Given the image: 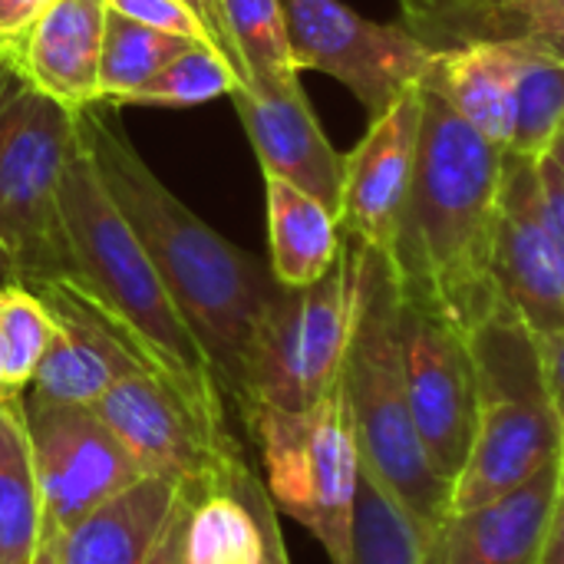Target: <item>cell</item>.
Returning <instances> with one entry per match:
<instances>
[{
	"label": "cell",
	"mask_w": 564,
	"mask_h": 564,
	"mask_svg": "<svg viewBox=\"0 0 564 564\" xmlns=\"http://www.w3.org/2000/svg\"><path fill=\"white\" fill-rule=\"evenodd\" d=\"M76 129L102 185L145 245L172 304L205 350L225 400L241 403L261 321L281 291L271 264L218 235L149 169L129 142L116 106L93 102L79 109Z\"/></svg>",
	"instance_id": "cell-1"
},
{
	"label": "cell",
	"mask_w": 564,
	"mask_h": 564,
	"mask_svg": "<svg viewBox=\"0 0 564 564\" xmlns=\"http://www.w3.org/2000/svg\"><path fill=\"white\" fill-rule=\"evenodd\" d=\"M502 162L506 149L423 89L413 182L387 258L403 297L463 334L502 301L492 281Z\"/></svg>",
	"instance_id": "cell-2"
},
{
	"label": "cell",
	"mask_w": 564,
	"mask_h": 564,
	"mask_svg": "<svg viewBox=\"0 0 564 564\" xmlns=\"http://www.w3.org/2000/svg\"><path fill=\"white\" fill-rule=\"evenodd\" d=\"M59 218L69 248L66 281L106 314L149 373L172 383L205 420L228 430V400L205 350L172 304L145 245L102 185L79 135L59 182Z\"/></svg>",
	"instance_id": "cell-3"
},
{
	"label": "cell",
	"mask_w": 564,
	"mask_h": 564,
	"mask_svg": "<svg viewBox=\"0 0 564 564\" xmlns=\"http://www.w3.org/2000/svg\"><path fill=\"white\" fill-rule=\"evenodd\" d=\"M347 245L354 261V317L340 367V390L360 463L420 522L440 529L449 519L453 486L430 463L410 413L400 337V281L383 251L360 241Z\"/></svg>",
	"instance_id": "cell-4"
},
{
	"label": "cell",
	"mask_w": 564,
	"mask_h": 564,
	"mask_svg": "<svg viewBox=\"0 0 564 564\" xmlns=\"http://www.w3.org/2000/svg\"><path fill=\"white\" fill-rule=\"evenodd\" d=\"M466 340L476 367L479 420L469 459L453 482L449 516L525 486L562 449V420L545 390L539 340L519 314L499 301Z\"/></svg>",
	"instance_id": "cell-5"
},
{
	"label": "cell",
	"mask_w": 564,
	"mask_h": 564,
	"mask_svg": "<svg viewBox=\"0 0 564 564\" xmlns=\"http://www.w3.org/2000/svg\"><path fill=\"white\" fill-rule=\"evenodd\" d=\"M76 135V112L30 86L7 53L0 63V245L30 291L69 278L59 182Z\"/></svg>",
	"instance_id": "cell-6"
},
{
	"label": "cell",
	"mask_w": 564,
	"mask_h": 564,
	"mask_svg": "<svg viewBox=\"0 0 564 564\" xmlns=\"http://www.w3.org/2000/svg\"><path fill=\"white\" fill-rule=\"evenodd\" d=\"M245 423L261 443L264 489L274 509L301 522L330 564H350L360 449L340 380L311 410L258 406Z\"/></svg>",
	"instance_id": "cell-7"
},
{
	"label": "cell",
	"mask_w": 564,
	"mask_h": 564,
	"mask_svg": "<svg viewBox=\"0 0 564 564\" xmlns=\"http://www.w3.org/2000/svg\"><path fill=\"white\" fill-rule=\"evenodd\" d=\"M354 317V261L344 241L334 268L307 284L274 294L245 377L241 416L258 406L301 413L321 403L340 380Z\"/></svg>",
	"instance_id": "cell-8"
},
{
	"label": "cell",
	"mask_w": 564,
	"mask_h": 564,
	"mask_svg": "<svg viewBox=\"0 0 564 564\" xmlns=\"http://www.w3.org/2000/svg\"><path fill=\"white\" fill-rule=\"evenodd\" d=\"M96 413L126 446L142 476L165 479L198 502L231 492L248 466L231 430L205 420L172 383L132 370L96 403Z\"/></svg>",
	"instance_id": "cell-9"
},
{
	"label": "cell",
	"mask_w": 564,
	"mask_h": 564,
	"mask_svg": "<svg viewBox=\"0 0 564 564\" xmlns=\"http://www.w3.org/2000/svg\"><path fill=\"white\" fill-rule=\"evenodd\" d=\"M297 69L344 83L370 119L420 86L433 53L400 23H377L344 0H281Z\"/></svg>",
	"instance_id": "cell-10"
},
{
	"label": "cell",
	"mask_w": 564,
	"mask_h": 564,
	"mask_svg": "<svg viewBox=\"0 0 564 564\" xmlns=\"http://www.w3.org/2000/svg\"><path fill=\"white\" fill-rule=\"evenodd\" d=\"M23 420L43 502V525L66 532L142 479L96 406L43 403L23 393Z\"/></svg>",
	"instance_id": "cell-11"
},
{
	"label": "cell",
	"mask_w": 564,
	"mask_h": 564,
	"mask_svg": "<svg viewBox=\"0 0 564 564\" xmlns=\"http://www.w3.org/2000/svg\"><path fill=\"white\" fill-rule=\"evenodd\" d=\"M400 337L416 433L436 473L453 486L469 459L479 420V387L469 340L449 321L406 297L400 304Z\"/></svg>",
	"instance_id": "cell-12"
},
{
	"label": "cell",
	"mask_w": 564,
	"mask_h": 564,
	"mask_svg": "<svg viewBox=\"0 0 564 564\" xmlns=\"http://www.w3.org/2000/svg\"><path fill=\"white\" fill-rule=\"evenodd\" d=\"M492 281L535 340L564 327V264L542 218L539 159L506 152L492 238Z\"/></svg>",
	"instance_id": "cell-13"
},
{
	"label": "cell",
	"mask_w": 564,
	"mask_h": 564,
	"mask_svg": "<svg viewBox=\"0 0 564 564\" xmlns=\"http://www.w3.org/2000/svg\"><path fill=\"white\" fill-rule=\"evenodd\" d=\"M423 89L413 86L387 112L370 119L367 135L344 155L337 221L350 241L390 251L416 165Z\"/></svg>",
	"instance_id": "cell-14"
},
{
	"label": "cell",
	"mask_w": 564,
	"mask_h": 564,
	"mask_svg": "<svg viewBox=\"0 0 564 564\" xmlns=\"http://www.w3.org/2000/svg\"><path fill=\"white\" fill-rule=\"evenodd\" d=\"M33 294L56 321V334L26 387L33 400L96 406L126 373L145 370L129 340L73 281H46Z\"/></svg>",
	"instance_id": "cell-15"
},
{
	"label": "cell",
	"mask_w": 564,
	"mask_h": 564,
	"mask_svg": "<svg viewBox=\"0 0 564 564\" xmlns=\"http://www.w3.org/2000/svg\"><path fill=\"white\" fill-rule=\"evenodd\" d=\"M235 112L254 145L261 175L284 178L321 198L334 215L344 192V155L324 135L301 79L284 86H238Z\"/></svg>",
	"instance_id": "cell-16"
},
{
	"label": "cell",
	"mask_w": 564,
	"mask_h": 564,
	"mask_svg": "<svg viewBox=\"0 0 564 564\" xmlns=\"http://www.w3.org/2000/svg\"><path fill=\"white\" fill-rule=\"evenodd\" d=\"M106 17V0H53L10 59L30 86L79 112L99 102Z\"/></svg>",
	"instance_id": "cell-17"
},
{
	"label": "cell",
	"mask_w": 564,
	"mask_h": 564,
	"mask_svg": "<svg viewBox=\"0 0 564 564\" xmlns=\"http://www.w3.org/2000/svg\"><path fill=\"white\" fill-rule=\"evenodd\" d=\"M558 499V459L525 486L456 512L440 529L443 564H539Z\"/></svg>",
	"instance_id": "cell-18"
},
{
	"label": "cell",
	"mask_w": 564,
	"mask_h": 564,
	"mask_svg": "<svg viewBox=\"0 0 564 564\" xmlns=\"http://www.w3.org/2000/svg\"><path fill=\"white\" fill-rule=\"evenodd\" d=\"M400 26L430 53L529 43L564 30V0H397Z\"/></svg>",
	"instance_id": "cell-19"
},
{
	"label": "cell",
	"mask_w": 564,
	"mask_h": 564,
	"mask_svg": "<svg viewBox=\"0 0 564 564\" xmlns=\"http://www.w3.org/2000/svg\"><path fill=\"white\" fill-rule=\"evenodd\" d=\"M178 496V486L142 476L66 532H56L59 564H142L159 542Z\"/></svg>",
	"instance_id": "cell-20"
},
{
	"label": "cell",
	"mask_w": 564,
	"mask_h": 564,
	"mask_svg": "<svg viewBox=\"0 0 564 564\" xmlns=\"http://www.w3.org/2000/svg\"><path fill=\"white\" fill-rule=\"evenodd\" d=\"M420 86L440 96L482 139L506 149L512 132V63L506 43L433 53Z\"/></svg>",
	"instance_id": "cell-21"
},
{
	"label": "cell",
	"mask_w": 564,
	"mask_h": 564,
	"mask_svg": "<svg viewBox=\"0 0 564 564\" xmlns=\"http://www.w3.org/2000/svg\"><path fill=\"white\" fill-rule=\"evenodd\" d=\"M271 274L284 288H307L321 281L344 251L337 215L304 188L264 175Z\"/></svg>",
	"instance_id": "cell-22"
},
{
	"label": "cell",
	"mask_w": 564,
	"mask_h": 564,
	"mask_svg": "<svg viewBox=\"0 0 564 564\" xmlns=\"http://www.w3.org/2000/svg\"><path fill=\"white\" fill-rule=\"evenodd\" d=\"M440 529L420 522L360 463L350 564H443Z\"/></svg>",
	"instance_id": "cell-23"
},
{
	"label": "cell",
	"mask_w": 564,
	"mask_h": 564,
	"mask_svg": "<svg viewBox=\"0 0 564 564\" xmlns=\"http://www.w3.org/2000/svg\"><path fill=\"white\" fill-rule=\"evenodd\" d=\"M43 532V502L23 420V397L0 403V564H30Z\"/></svg>",
	"instance_id": "cell-24"
},
{
	"label": "cell",
	"mask_w": 564,
	"mask_h": 564,
	"mask_svg": "<svg viewBox=\"0 0 564 564\" xmlns=\"http://www.w3.org/2000/svg\"><path fill=\"white\" fill-rule=\"evenodd\" d=\"M512 63V132L506 152L549 155L564 126V59L539 43H506Z\"/></svg>",
	"instance_id": "cell-25"
},
{
	"label": "cell",
	"mask_w": 564,
	"mask_h": 564,
	"mask_svg": "<svg viewBox=\"0 0 564 564\" xmlns=\"http://www.w3.org/2000/svg\"><path fill=\"white\" fill-rule=\"evenodd\" d=\"M225 43L245 86L297 83L281 0H218Z\"/></svg>",
	"instance_id": "cell-26"
},
{
	"label": "cell",
	"mask_w": 564,
	"mask_h": 564,
	"mask_svg": "<svg viewBox=\"0 0 564 564\" xmlns=\"http://www.w3.org/2000/svg\"><path fill=\"white\" fill-rule=\"evenodd\" d=\"M192 43L142 23H132L109 10L106 36H102V59H99V102L119 109V102L145 86L169 59H175Z\"/></svg>",
	"instance_id": "cell-27"
},
{
	"label": "cell",
	"mask_w": 564,
	"mask_h": 564,
	"mask_svg": "<svg viewBox=\"0 0 564 564\" xmlns=\"http://www.w3.org/2000/svg\"><path fill=\"white\" fill-rule=\"evenodd\" d=\"M241 83H245L241 73L221 50L192 43L175 59H169L145 86L129 93L119 106L192 109V106H205L212 99L231 96Z\"/></svg>",
	"instance_id": "cell-28"
},
{
	"label": "cell",
	"mask_w": 564,
	"mask_h": 564,
	"mask_svg": "<svg viewBox=\"0 0 564 564\" xmlns=\"http://www.w3.org/2000/svg\"><path fill=\"white\" fill-rule=\"evenodd\" d=\"M185 564H261V529L235 492L195 502Z\"/></svg>",
	"instance_id": "cell-29"
},
{
	"label": "cell",
	"mask_w": 564,
	"mask_h": 564,
	"mask_svg": "<svg viewBox=\"0 0 564 564\" xmlns=\"http://www.w3.org/2000/svg\"><path fill=\"white\" fill-rule=\"evenodd\" d=\"M53 334L56 321L30 288L13 284L0 291V344L7 360V380L17 393H26Z\"/></svg>",
	"instance_id": "cell-30"
},
{
	"label": "cell",
	"mask_w": 564,
	"mask_h": 564,
	"mask_svg": "<svg viewBox=\"0 0 564 564\" xmlns=\"http://www.w3.org/2000/svg\"><path fill=\"white\" fill-rule=\"evenodd\" d=\"M106 3H109L112 13H119V17L132 20V23H142V26L182 36L188 43L215 46V36L208 33L202 17L188 3H182V0H106Z\"/></svg>",
	"instance_id": "cell-31"
},
{
	"label": "cell",
	"mask_w": 564,
	"mask_h": 564,
	"mask_svg": "<svg viewBox=\"0 0 564 564\" xmlns=\"http://www.w3.org/2000/svg\"><path fill=\"white\" fill-rule=\"evenodd\" d=\"M231 492L251 509V516L258 519V529H261V564H291L288 558V545H284V532H281V519H278V509L264 489V479L254 473V469H241L235 476V486Z\"/></svg>",
	"instance_id": "cell-32"
},
{
	"label": "cell",
	"mask_w": 564,
	"mask_h": 564,
	"mask_svg": "<svg viewBox=\"0 0 564 564\" xmlns=\"http://www.w3.org/2000/svg\"><path fill=\"white\" fill-rule=\"evenodd\" d=\"M539 198H542V218L555 241V251L564 264V172L549 159H539Z\"/></svg>",
	"instance_id": "cell-33"
},
{
	"label": "cell",
	"mask_w": 564,
	"mask_h": 564,
	"mask_svg": "<svg viewBox=\"0 0 564 564\" xmlns=\"http://www.w3.org/2000/svg\"><path fill=\"white\" fill-rule=\"evenodd\" d=\"M195 496L182 492L159 542L152 545L149 558L142 564H185V545H188V519H192V509H195Z\"/></svg>",
	"instance_id": "cell-34"
},
{
	"label": "cell",
	"mask_w": 564,
	"mask_h": 564,
	"mask_svg": "<svg viewBox=\"0 0 564 564\" xmlns=\"http://www.w3.org/2000/svg\"><path fill=\"white\" fill-rule=\"evenodd\" d=\"M53 0H0V50L13 53Z\"/></svg>",
	"instance_id": "cell-35"
},
{
	"label": "cell",
	"mask_w": 564,
	"mask_h": 564,
	"mask_svg": "<svg viewBox=\"0 0 564 564\" xmlns=\"http://www.w3.org/2000/svg\"><path fill=\"white\" fill-rule=\"evenodd\" d=\"M539 357H542V377H545L549 400H552L564 430V327L539 340Z\"/></svg>",
	"instance_id": "cell-36"
},
{
	"label": "cell",
	"mask_w": 564,
	"mask_h": 564,
	"mask_svg": "<svg viewBox=\"0 0 564 564\" xmlns=\"http://www.w3.org/2000/svg\"><path fill=\"white\" fill-rule=\"evenodd\" d=\"M539 564H564V492H558V499H555Z\"/></svg>",
	"instance_id": "cell-37"
},
{
	"label": "cell",
	"mask_w": 564,
	"mask_h": 564,
	"mask_svg": "<svg viewBox=\"0 0 564 564\" xmlns=\"http://www.w3.org/2000/svg\"><path fill=\"white\" fill-rule=\"evenodd\" d=\"M182 3H188L198 17H202V23L208 26V33L215 36V46L228 56V43H225V26H221V7H218V0H182ZM231 59V56H228Z\"/></svg>",
	"instance_id": "cell-38"
},
{
	"label": "cell",
	"mask_w": 564,
	"mask_h": 564,
	"mask_svg": "<svg viewBox=\"0 0 564 564\" xmlns=\"http://www.w3.org/2000/svg\"><path fill=\"white\" fill-rule=\"evenodd\" d=\"M30 564H59V552H56V532H53V529H46V525H43V532H40V542H36V552H33Z\"/></svg>",
	"instance_id": "cell-39"
},
{
	"label": "cell",
	"mask_w": 564,
	"mask_h": 564,
	"mask_svg": "<svg viewBox=\"0 0 564 564\" xmlns=\"http://www.w3.org/2000/svg\"><path fill=\"white\" fill-rule=\"evenodd\" d=\"M13 284H20V274H17V268H13L7 248L0 245V291H3V288H13Z\"/></svg>",
	"instance_id": "cell-40"
},
{
	"label": "cell",
	"mask_w": 564,
	"mask_h": 564,
	"mask_svg": "<svg viewBox=\"0 0 564 564\" xmlns=\"http://www.w3.org/2000/svg\"><path fill=\"white\" fill-rule=\"evenodd\" d=\"M529 43H539L542 50H549V53H555L558 59H564V30L545 33V36H539V40H529Z\"/></svg>",
	"instance_id": "cell-41"
},
{
	"label": "cell",
	"mask_w": 564,
	"mask_h": 564,
	"mask_svg": "<svg viewBox=\"0 0 564 564\" xmlns=\"http://www.w3.org/2000/svg\"><path fill=\"white\" fill-rule=\"evenodd\" d=\"M13 397H23V393H17L10 387V380H7V360H3V344H0V403L3 400H13Z\"/></svg>",
	"instance_id": "cell-42"
},
{
	"label": "cell",
	"mask_w": 564,
	"mask_h": 564,
	"mask_svg": "<svg viewBox=\"0 0 564 564\" xmlns=\"http://www.w3.org/2000/svg\"><path fill=\"white\" fill-rule=\"evenodd\" d=\"M549 159H552V162H555V165L564 172V126H562V132L555 135L552 149H549Z\"/></svg>",
	"instance_id": "cell-43"
},
{
	"label": "cell",
	"mask_w": 564,
	"mask_h": 564,
	"mask_svg": "<svg viewBox=\"0 0 564 564\" xmlns=\"http://www.w3.org/2000/svg\"><path fill=\"white\" fill-rule=\"evenodd\" d=\"M558 492H564V430H562V449H558Z\"/></svg>",
	"instance_id": "cell-44"
},
{
	"label": "cell",
	"mask_w": 564,
	"mask_h": 564,
	"mask_svg": "<svg viewBox=\"0 0 564 564\" xmlns=\"http://www.w3.org/2000/svg\"><path fill=\"white\" fill-rule=\"evenodd\" d=\"M3 59H7V53H3V50H0V63H3Z\"/></svg>",
	"instance_id": "cell-45"
}]
</instances>
